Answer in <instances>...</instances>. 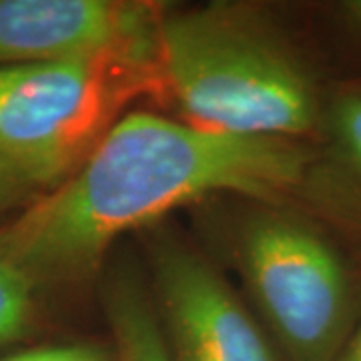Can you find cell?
Masks as SVG:
<instances>
[{
  "mask_svg": "<svg viewBox=\"0 0 361 361\" xmlns=\"http://www.w3.org/2000/svg\"><path fill=\"white\" fill-rule=\"evenodd\" d=\"M40 191L42 189L23 169L0 157V215L13 211L16 207L32 203L30 199H35Z\"/></svg>",
  "mask_w": 361,
  "mask_h": 361,
  "instance_id": "8fae6325",
  "label": "cell"
},
{
  "mask_svg": "<svg viewBox=\"0 0 361 361\" xmlns=\"http://www.w3.org/2000/svg\"><path fill=\"white\" fill-rule=\"evenodd\" d=\"M133 73L123 63L0 66V157L51 191L113 123Z\"/></svg>",
  "mask_w": 361,
  "mask_h": 361,
  "instance_id": "277c9868",
  "label": "cell"
},
{
  "mask_svg": "<svg viewBox=\"0 0 361 361\" xmlns=\"http://www.w3.org/2000/svg\"><path fill=\"white\" fill-rule=\"evenodd\" d=\"M159 14L121 0H0V66L123 63L155 73Z\"/></svg>",
  "mask_w": 361,
  "mask_h": 361,
  "instance_id": "8992f818",
  "label": "cell"
},
{
  "mask_svg": "<svg viewBox=\"0 0 361 361\" xmlns=\"http://www.w3.org/2000/svg\"><path fill=\"white\" fill-rule=\"evenodd\" d=\"M259 322L283 361H334L361 317V263L327 221L277 201L239 211L227 235Z\"/></svg>",
  "mask_w": 361,
  "mask_h": 361,
  "instance_id": "3957f363",
  "label": "cell"
},
{
  "mask_svg": "<svg viewBox=\"0 0 361 361\" xmlns=\"http://www.w3.org/2000/svg\"><path fill=\"white\" fill-rule=\"evenodd\" d=\"M44 289L0 241V348L25 341L39 327Z\"/></svg>",
  "mask_w": 361,
  "mask_h": 361,
  "instance_id": "ba28073f",
  "label": "cell"
},
{
  "mask_svg": "<svg viewBox=\"0 0 361 361\" xmlns=\"http://www.w3.org/2000/svg\"><path fill=\"white\" fill-rule=\"evenodd\" d=\"M331 23L351 49L361 54V0H341L331 6Z\"/></svg>",
  "mask_w": 361,
  "mask_h": 361,
  "instance_id": "7c38bea8",
  "label": "cell"
},
{
  "mask_svg": "<svg viewBox=\"0 0 361 361\" xmlns=\"http://www.w3.org/2000/svg\"><path fill=\"white\" fill-rule=\"evenodd\" d=\"M0 361H116V353L113 343L82 339L18 349Z\"/></svg>",
  "mask_w": 361,
  "mask_h": 361,
  "instance_id": "30bf717a",
  "label": "cell"
},
{
  "mask_svg": "<svg viewBox=\"0 0 361 361\" xmlns=\"http://www.w3.org/2000/svg\"><path fill=\"white\" fill-rule=\"evenodd\" d=\"M323 141L334 159L361 187V82H349L331 90Z\"/></svg>",
  "mask_w": 361,
  "mask_h": 361,
  "instance_id": "9c48e42d",
  "label": "cell"
},
{
  "mask_svg": "<svg viewBox=\"0 0 361 361\" xmlns=\"http://www.w3.org/2000/svg\"><path fill=\"white\" fill-rule=\"evenodd\" d=\"M103 310L116 361H171L147 277L127 261L103 281Z\"/></svg>",
  "mask_w": 361,
  "mask_h": 361,
  "instance_id": "52a82bcc",
  "label": "cell"
},
{
  "mask_svg": "<svg viewBox=\"0 0 361 361\" xmlns=\"http://www.w3.org/2000/svg\"><path fill=\"white\" fill-rule=\"evenodd\" d=\"M310 195L337 229L361 225V189L313 141L245 137L135 111L116 118L61 185L0 229L44 291L101 267L125 233L213 195L277 201ZM325 221V219H323Z\"/></svg>",
  "mask_w": 361,
  "mask_h": 361,
  "instance_id": "6da1fadb",
  "label": "cell"
},
{
  "mask_svg": "<svg viewBox=\"0 0 361 361\" xmlns=\"http://www.w3.org/2000/svg\"><path fill=\"white\" fill-rule=\"evenodd\" d=\"M147 283L171 361H283L219 269L175 233L147 237Z\"/></svg>",
  "mask_w": 361,
  "mask_h": 361,
  "instance_id": "5b68a950",
  "label": "cell"
},
{
  "mask_svg": "<svg viewBox=\"0 0 361 361\" xmlns=\"http://www.w3.org/2000/svg\"><path fill=\"white\" fill-rule=\"evenodd\" d=\"M155 73L185 121L203 129L323 139L329 90L311 63L253 6L161 8Z\"/></svg>",
  "mask_w": 361,
  "mask_h": 361,
  "instance_id": "7a4b0ae2",
  "label": "cell"
},
{
  "mask_svg": "<svg viewBox=\"0 0 361 361\" xmlns=\"http://www.w3.org/2000/svg\"><path fill=\"white\" fill-rule=\"evenodd\" d=\"M334 361H361V317L357 327L353 329V334L348 339V343L337 353Z\"/></svg>",
  "mask_w": 361,
  "mask_h": 361,
  "instance_id": "4fadbf2b",
  "label": "cell"
}]
</instances>
